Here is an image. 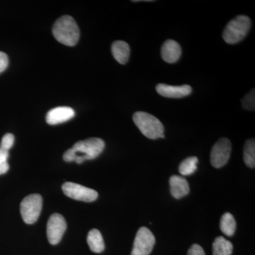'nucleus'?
<instances>
[{
	"label": "nucleus",
	"mask_w": 255,
	"mask_h": 255,
	"mask_svg": "<svg viewBox=\"0 0 255 255\" xmlns=\"http://www.w3.org/2000/svg\"><path fill=\"white\" fill-rule=\"evenodd\" d=\"M233 251V246L226 238L219 236L215 239L213 243V254L214 255H231Z\"/></svg>",
	"instance_id": "dca6fc26"
},
{
	"label": "nucleus",
	"mask_w": 255,
	"mask_h": 255,
	"mask_svg": "<svg viewBox=\"0 0 255 255\" xmlns=\"http://www.w3.org/2000/svg\"><path fill=\"white\" fill-rule=\"evenodd\" d=\"M231 142L228 138L219 139L211 149V165L215 168H221L226 165L231 157Z\"/></svg>",
	"instance_id": "0eeeda50"
},
{
	"label": "nucleus",
	"mask_w": 255,
	"mask_h": 255,
	"mask_svg": "<svg viewBox=\"0 0 255 255\" xmlns=\"http://www.w3.org/2000/svg\"><path fill=\"white\" fill-rule=\"evenodd\" d=\"M105 147V141L98 137L80 140L64 153L63 159L65 162H75L77 156L82 157L84 160L95 159L103 152Z\"/></svg>",
	"instance_id": "f257e3e1"
},
{
	"label": "nucleus",
	"mask_w": 255,
	"mask_h": 255,
	"mask_svg": "<svg viewBox=\"0 0 255 255\" xmlns=\"http://www.w3.org/2000/svg\"><path fill=\"white\" fill-rule=\"evenodd\" d=\"M62 189L64 194L70 199L77 201L92 202L97 200L98 193L90 188L73 182H65Z\"/></svg>",
	"instance_id": "6e6552de"
},
{
	"label": "nucleus",
	"mask_w": 255,
	"mask_h": 255,
	"mask_svg": "<svg viewBox=\"0 0 255 255\" xmlns=\"http://www.w3.org/2000/svg\"><path fill=\"white\" fill-rule=\"evenodd\" d=\"M14 142V136L13 134H5L1 139V145L0 147L5 150L9 151L11 148Z\"/></svg>",
	"instance_id": "4be33fe9"
},
{
	"label": "nucleus",
	"mask_w": 255,
	"mask_h": 255,
	"mask_svg": "<svg viewBox=\"0 0 255 255\" xmlns=\"http://www.w3.org/2000/svg\"><path fill=\"white\" fill-rule=\"evenodd\" d=\"M199 162L196 157H189L183 160L179 166V173L184 176L191 175L197 169V164Z\"/></svg>",
	"instance_id": "6ab92c4d"
},
{
	"label": "nucleus",
	"mask_w": 255,
	"mask_h": 255,
	"mask_svg": "<svg viewBox=\"0 0 255 255\" xmlns=\"http://www.w3.org/2000/svg\"><path fill=\"white\" fill-rule=\"evenodd\" d=\"M67 223L62 215L53 214L47 223V236L51 245L58 244L66 231Z\"/></svg>",
	"instance_id": "1a4fd4ad"
},
{
	"label": "nucleus",
	"mask_w": 255,
	"mask_h": 255,
	"mask_svg": "<svg viewBox=\"0 0 255 255\" xmlns=\"http://www.w3.org/2000/svg\"><path fill=\"white\" fill-rule=\"evenodd\" d=\"M75 115V111L71 107H58L48 112L46 122L50 125H57L68 122L73 119Z\"/></svg>",
	"instance_id": "9b49d317"
},
{
	"label": "nucleus",
	"mask_w": 255,
	"mask_h": 255,
	"mask_svg": "<svg viewBox=\"0 0 255 255\" xmlns=\"http://www.w3.org/2000/svg\"><path fill=\"white\" fill-rule=\"evenodd\" d=\"M112 52L114 58L118 63L125 65L128 61L130 56V46L127 42L117 41L112 46Z\"/></svg>",
	"instance_id": "4468645a"
},
{
	"label": "nucleus",
	"mask_w": 255,
	"mask_h": 255,
	"mask_svg": "<svg viewBox=\"0 0 255 255\" xmlns=\"http://www.w3.org/2000/svg\"><path fill=\"white\" fill-rule=\"evenodd\" d=\"M132 120L139 130L147 138H164L163 124L154 116L144 112H137L132 116Z\"/></svg>",
	"instance_id": "7ed1b4c3"
},
{
	"label": "nucleus",
	"mask_w": 255,
	"mask_h": 255,
	"mask_svg": "<svg viewBox=\"0 0 255 255\" xmlns=\"http://www.w3.org/2000/svg\"><path fill=\"white\" fill-rule=\"evenodd\" d=\"M170 192L175 199H179L189 193V185L187 179L180 176L173 175L169 179Z\"/></svg>",
	"instance_id": "ddd939ff"
},
{
	"label": "nucleus",
	"mask_w": 255,
	"mask_h": 255,
	"mask_svg": "<svg viewBox=\"0 0 255 255\" xmlns=\"http://www.w3.org/2000/svg\"><path fill=\"white\" fill-rule=\"evenodd\" d=\"M188 255H206L204 249L199 245L194 244L189 248Z\"/></svg>",
	"instance_id": "b1692460"
},
{
	"label": "nucleus",
	"mask_w": 255,
	"mask_h": 255,
	"mask_svg": "<svg viewBox=\"0 0 255 255\" xmlns=\"http://www.w3.org/2000/svg\"><path fill=\"white\" fill-rule=\"evenodd\" d=\"M43 199L40 194H31L25 197L20 205L21 217L26 224H33L41 214Z\"/></svg>",
	"instance_id": "39448f33"
},
{
	"label": "nucleus",
	"mask_w": 255,
	"mask_h": 255,
	"mask_svg": "<svg viewBox=\"0 0 255 255\" xmlns=\"http://www.w3.org/2000/svg\"><path fill=\"white\" fill-rule=\"evenodd\" d=\"M182 55L180 45L174 40H167L161 48V56L164 61L174 63L178 61Z\"/></svg>",
	"instance_id": "f8f14e48"
},
{
	"label": "nucleus",
	"mask_w": 255,
	"mask_h": 255,
	"mask_svg": "<svg viewBox=\"0 0 255 255\" xmlns=\"http://www.w3.org/2000/svg\"><path fill=\"white\" fill-rule=\"evenodd\" d=\"M87 243L91 251L95 253H101L105 251V246L102 233L97 229H92L87 236Z\"/></svg>",
	"instance_id": "2eb2a0df"
},
{
	"label": "nucleus",
	"mask_w": 255,
	"mask_h": 255,
	"mask_svg": "<svg viewBox=\"0 0 255 255\" xmlns=\"http://www.w3.org/2000/svg\"><path fill=\"white\" fill-rule=\"evenodd\" d=\"M156 91L159 95L167 98L179 99L191 95L192 88L188 85L182 86H172L166 84H159L156 87Z\"/></svg>",
	"instance_id": "9d476101"
},
{
	"label": "nucleus",
	"mask_w": 255,
	"mask_h": 255,
	"mask_svg": "<svg viewBox=\"0 0 255 255\" xmlns=\"http://www.w3.org/2000/svg\"><path fill=\"white\" fill-rule=\"evenodd\" d=\"M155 244V238L148 228H140L137 231L130 255H149Z\"/></svg>",
	"instance_id": "423d86ee"
},
{
	"label": "nucleus",
	"mask_w": 255,
	"mask_h": 255,
	"mask_svg": "<svg viewBox=\"0 0 255 255\" xmlns=\"http://www.w3.org/2000/svg\"><path fill=\"white\" fill-rule=\"evenodd\" d=\"M9 65V58L4 52L0 51V73L4 72Z\"/></svg>",
	"instance_id": "5701e85b"
},
{
	"label": "nucleus",
	"mask_w": 255,
	"mask_h": 255,
	"mask_svg": "<svg viewBox=\"0 0 255 255\" xmlns=\"http://www.w3.org/2000/svg\"><path fill=\"white\" fill-rule=\"evenodd\" d=\"M220 228L223 234L231 237L236 233V222L232 214L226 213L223 215L220 222Z\"/></svg>",
	"instance_id": "f3484780"
},
{
	"label": "nucleus",
	"mask_w": 255,
	"mask_h": 255,
	"mask_svg": "<svg viewBox=\"0 0 255 255\" xmlns=\"http://www.w3.org/2000/svg\"><path fill=\"white\" fill-rule=\"evenodd\" d=\"M55 39L62 44L74 46L80 38V29L72 16L65 15L55 21L53 27Z\"/></svg>",
	"instance_id": "f03ea898"
},
{
	"label": "nucleus",
	"mask_w": 255,
	"mask_h": 255,
	"mask_svg": "<svg viewBox=\"0 0 255 255\" xmlns=\"http://www.w3.org/2000/svg\"><path fill=\"white\" fill-rule=\"evenodd\" d=\"M255 90L253 89L242 100V105L246 110L253 111L255 108Z\"/></svg>",
	"instance_id": "aec40b11"
},
{
	"label": "nucleus",
	"mask_w": 255,
	"mask_h": 255,
	"mask_svg": "<svg viewBox=\"0 0 255 255\" xmlns=\"http://www.w3.org/2000/svg\"><path fill=\"white\" fill-rule=\"evenodd\" d=\"M243 158L248 167L254 168L255 167V139L247 140L243 150Z\"/></svg>",
	"instance_id": "a211bd4d"
},
{
	"label": "nucleus",
	"mask_w": 255,
	"mask_h": 255,
	"mask_svg": "<svg viewBox=\"0 0 255 255\" xmlns=\"http://www.w3.org/2000/svg\"><path fill=\"white\" fill-rule=\"evenodd\" d=\"M251 19L246 15H238L228 22L223 33V38L228 44H236L243 41L249 33Z\"/></svg>",
	"instance_id": "20e7f679"
},
{
	"label": "nucleus",
	"mask_w": 255,
	"mask_h": 255,
	"mask_svg": "<svg viewBox=\"0 0 255 255\" xmlns=\"http://www.w3.org/2000/svg\"><path fill=\"white\" fill-rule=\"evenodd\" d=\"M8 158H9V151L5 150L0 147V175L6 173L9 170Z\"/></svg>",
	"instance_id": "412c9836"
}]
</instances>
